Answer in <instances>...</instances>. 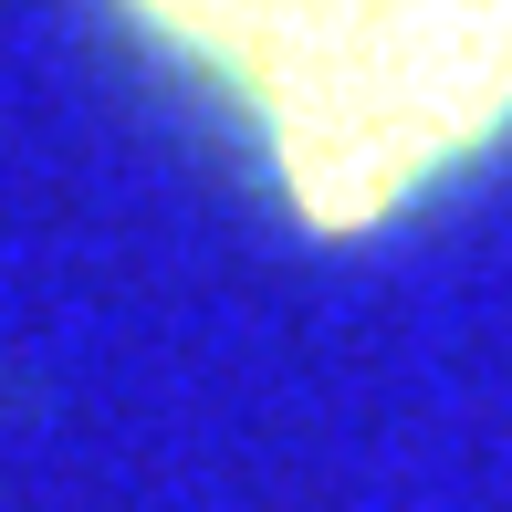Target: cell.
Returning a JSON list of instances; mask_svg holds the SVG:
<instances>
[{"mask_svg": "<svg viewBox=\"0 0 512 512\" xmlns=\"http://www.w3.org/2000/svg\"><path fill=\"white\" fill-rule=\"evenodd\" d=\"M262 115L304 220L356 230L512 126V0H136Z\"/></svg>", "mask_w": 512, "mask_h": 512, "instance_id": "1", "label": "cell"}]
</instances>
